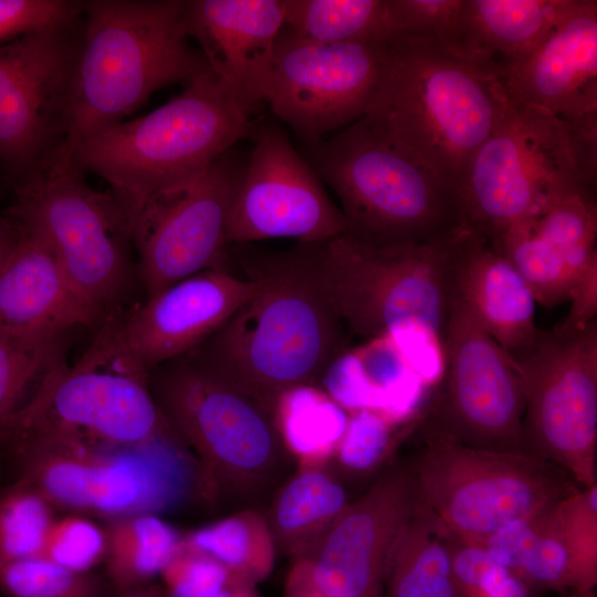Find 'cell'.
<instances>
[{
    "instance_id": "2e32d148",
    "label": "cell",
    "mask_w": 597,
    "mask_h": 597,
    "mask_svg": "<svg viewBox=\"0 0 597 597\" xmlns=\"http://www.w3.org/2000/svg\"><path fill=\"white\" fill-rule=\"evenodd\" d=\"M248 156L229 150L151 199L130 226L147 297L209 269H228L227 227Z\"/></svg>"
},
{
    "instance_id": "9a60e30c",
    "label": "cell",
    "mask_w": 597,
    "mask_h": 597,
    "mask_svg": "<svg viewBox=\"0 0 597 597\" xmlns=\"http://www.w3.org/2000/svg\"><path fill=\"white\" fill-rule=\"evenodd\" d=\"M443 345L444 371L425 428L475 448L524 452L519 368L454 298Z\"/></svg>"
},
{
    "instance_id": "ab89813d",
    "label": "cell",
    "mask_w": 597,
    "mask_h": 597,
    "mask_svg": "<svg viewBox=\"0 0 597 597\" xmlns=\"http://www.w3.org/2000/svg\"><path fill=\"white\" fill-rule=\"evenodd\" d=\"M104 527L87 515L70 513L52 522L40 556L76 572H91L103 563Z\"/></svg>"
},
{
    "instance_id": "9c48e42d",
    "label": "cell",
    "mask_w": 597,
    "mask_h": 597,
    "mask_svg": "<svg viewBox=\"0 0 597 597\" xmlns=\"http://www.w3.org/2000/svg\"><path fill=\"white\" fill-rule=\"evenodd\" d=\"M11 196L6 216L40 233L74 289L105 321L119 315L134 276L129 222L111 192L86 182L70 146Z\"/></svg>"
},
{
    "instance_id": "603a6c76",
    "label": "cell",
    "mask_w": 597,
    "mask_h": 597,
    "mask_svg": "<svg viewBox=\"0 0 597 597\" xmlns=\"http://www.w3.org/2000/svg\"><path fill=\"white\" fill-rule=\"evenodd\" d=\"M17 222L18 241L0 270V329L28 336L97 331L105 320L77 293L40 233Z\"/></svg>"
},
{
    "instance_id": "f907efd6",
    "label": "cell",
    "mask_w": 597,
    "mask_h": 597,
    "mask_svg": "<svg viewBox=\"0 0 597 597\" xmlns=\"http://www.w3.org/2000/svg\"><path fill=\"white\" fill-rule=\"evenodd\" d=\"M568 597H595L593 590H575V593Z\"/></svg>"
},
{
    "instance_id": "7402d4cb",
    "label": "cell",
    "mask_w": 597,
    "mask_h": 597,
    "mask_svg": "<svg viewBox=\"0 0 597 597\" xmlns=\"http://www.w3.org/2000/svg\"><path fill=\"white\" fill-rule=\"evenodd\" d=\"M284 0H186L185 28L209 69L250 109L264 102Z\"/></svg>"
},
{
    "instance_id": "836d02e7",
    "label": "cell",
    "mask_w": 597,
    "mask_h": 597,
    "mask_svg": "<svg viewBox=\"0 0 597 597\" xmlns=\"http://www.w3.org/2000/svg\"><path fill=\"white\" fill-rule=\"evenodd\" d=\"M491 242L526 282L535 302L547 308L568 301L575 282L590 265L576 269L556 247L538 234L530 219L514 224Z\"/></svg>"
},
{
    "instance_id": "3957f363",
    "label": "cell",
    "mask_w": 597,
    "mask_h": 597,
    "mask_svg": "<svg viewBox=\"0 0 597 597\" xmlns=\"http://www.w3.org/2000/svg\"><path fill=\"white\" fill-rule=\"evenodd\" d=\"M250 108L210 69L150 113L107 128L71 148L83 171L103 178L129 227L159 193L219 159L255 126Z\"/></svg>"
},
{
    "instance_id": "4316f807",
    "label": "cell",
    "mask_w": 597,
    "mask_h": 597,
    "mask_svg": "<svg viewBox=\"0 0 597 597\" xmlns=\"http://www.w3.org/2000/svg\"><path fill=\"white\" fill-rule=\"evenodd\" d=\"M327 467L297 468L265 515L277 553L292 562L308 557L350 503Z\"/></svg>"
},
{
    "instance_id": "c3c4849f",
    "label": "cell",
    "mask_w": 597,
    "mask_h": 597,
    "mask_svg": "<svg viewBox=\"0 0 597 597\" xmlns=\"http://www.w3.org/2000/svg\"><path fill=\"white\" fill-rule=\"evenodd\" d=\"M20 229L18 222L10 218L4 217L3 221L0 223V270L13 250L18 238Z\"/></svg>"
},
{
    "instance_id": "d6a6232c",
    "label": "cell",
    "mask_w": 597,
    "mask_h": 597,
    "mask_svg": "<svg viewBox=\"0 0 597 597\" xmlns=\"http://www.w3.org/2000/svg\"><path fill=\"white\" fill-rule=\"evenodd\" d=\"M70 335L28 336L0 329V450L18 412L46 374L65 360Z\"/></svg>"
},
{
    "instance_id": "e0dca14e",
    "label": "cell",
    "mask_w": 597,
    "mask_h": 597,
    "mask_svg": "<svg viewBox=\"0 0 597 597\" xmlns=\"http://www.w3.org/2000/svg\"><path fill=\"white\" fill-rule=\"evenodd\" d=\"M385 42L320 44L283 25L264 102L303 145L323 139L366 115L380 81Z\"/></svg>"
},
{
    "instance_id": "8d00e7d4",
    "label": "cell",
    "mask_w": 597,
    "mask_h": 597,
    "mask_svg": "<svg viewBox=\"0 0 597 597\" xmlns=\"http://www.w3.org/2000/svg\"><path fill=\"white\" fill-rule=\"evenodd\" d=\"M597 193L564 197L528 218L534 229L578 270L597 261Z\"/></svg>"
},
{
    "instance_id": "d4e9b609",
    "label": "cell",
    "mask_w": 597,
    "mask_h": 597,
    "mask_svg": "<svg viewBox=\"0 0 597 597\" xmlns=\"http://www.w3.org/2000/svg\"><path fill=\"white\" fill-rule=\"evenodd\" d=\"M525 583L593 590L597 579V484L538 514L535 538L519 574Z\"/></svg>"
},
{
    "instance_id": "30bf717a",
    "label": "cell",
    "mask_w": 597,
    "mask_h": 597,
    "mask_svg": "<svg viewBox=\"0 0 597 597\" xmlns=\"http://www.w3.org/2000/svg\"><path fill=\"white\" fill-rule=\"evenodd\" d=\"M406 469L420 501L451 533L476 544L501 525L534 516L580 489L538 457L471 447L427 428Z\"/></svg>"
},
{
    "instance_id": "cb8c5ba5",
    "label": "cell",
    "mask_w": 597,
    "mask_h": 597,
    "mask_svg": "<svg viewBox=\"0 0 597 597\" xmlns=\"http://www.w3.org/2000/svg\"><path fill=\"white\" fill-rule=\"evenodd\" d=\"M451 297L509 354L532 345L535 298L513 264L491 241L458 230L450 268Z\"/></svg>"
},
{
    "instance_id": "74e56055",
    "label": "cell",
    "mask_w": 597,
    "mask_h": 597,
    "mask_svg": "<svg viewBox=\"0 0 597 597\" xmlns=\"http://www.w3.org/2000/svg\"><path fill=\"white\" fill-rule=\"evenodd\" d=\"M418 421L398 423L369 409L348 412L344 434L332 461L345 473H368L389 455L400 433Z\"/></svg>"
},
{
    "instance_id": "7a4b0ae2",
    "label": "cell",
    "mask_w": 597,
    "mask_h": 597,
    "mask_svg": "<svg viewBox=\"0 0 597 597\" xmlns=\"http://www.w3.org/2000/svg\"><path fill=\"white\" fill-rule=\"evenodd\" d=\"M509 101L496 76L437 42L394 36L384 43L380 81L363 119L460 199L471 160Z\"/></svg>"
},
{
    "instance_id": "f35d334b",
    "label": "cell",
    "mask_w": 597,
    "mask_h": 597,
    "mask_svg": "<svg viewBox=\"0 0 597 597\" xmlns=\"http://www.w3.org/2000/svg\"><path fill=\"white\" fill-rule=\"evenodd\" d=\"M463 0H387L394 36L437 42L453 54Z\"/></svg>"
},
{
    "instance_id": "8fae6325",
    "label": "cell",
    "mask_w": 597,
    "mask_h": 597,
    "mask_svg": "<svg viewBox=\"0 0 597 597\" xmlns=\"http://www.w3.org/2000/svg\"><path fill=\"white\" fill-rule=\"evenodd\" d=\"M118 316L108 317L95 331L74 364L65 359L46 374L8 434L40 429L106 444L139 446L172 430L149 388V371L119 335Z\"/></svg>"
},
{
    "instance_id": "8992f818",
    "label": "cell",
    "mask_w": 597,
    "mask_h": 597,
    "mask_svg": "<svg viewBox=\"0 0 597 597\" xmlns=\"http://www.w3.org/2000/svg\"><path fill=\"white\" fill-rule=\"evenodd\" d=\"M148 381L165 420L198 463L200 502L249 500L275 481L289 455L273 415L258 401L189 354L149 370Z\"/></svg>"
},
{
    "instance_id": "ba28073f",
    "label": "cell",
    "mask_w": 597,
    "mask_h": 597,
    "mask_svg": "<svg viewBox=\"0 0 597 597\" xmlns=\"http://www.w3.org/2000/svg\"><path fill=\"white\" fill-rule=\"evenodd\" d=\"M457 233L397 245L369 244L347 234L306 244L313 274L349 333L370 339L419 322L444 342Z\"/></svg>"
},
{
    "instance_id": "7bdbcfd3",
    "label": "cell",
    "mask_w": 597,
    "mask_h": 597,
    "mask_svg": "<svg viewBox=\"0 0 597 597\" xmlns=\"http://www.w3.org/2000/svg\"><path fill=\"white\" fill-rule=\"evenodd\" d=\"M538 514L501 525L480 545L495 564L517 575L522 561L535 538Z\"/></svg>"
},
{
    "instance_id": "44dd1931",
    "label": "cell",
    "mask_w": 597,
    "mask_h": 597,
    "mask_svg": "<svg viewBox=\"0 0 597 597\" xmlns=\"http://www.w3.org/2000/svg\"><path fill=\"white\" fill-rule=\"evenodd\" d=\"M499 80L515 100L555 117L597 109V1L572 0Z\"/></svg>"
},
{
    "instance_id": "ee69618b",
    "label": "cell",
    "mask_w": 597,
    "mask_h": 597,
    "mask_svg": "<svg viewBox=\"0 0 597 597\" xmlns=\"http://www.w3.org/2000/svg\"><path fill=\"white\" fill-rule=\"evenodd\" d=\"M567 315L552 331L557 335H572L597 320V262L590 264L575 282L568 297Z\"/></svg>"
},
{
    "instance_id": "7dc6e473",
    "label": "cell",
    "mask_w": 597,
    "mask_h": 597,
    "mask_svg": "<svg viewBox=\"0 0 597 597\" xmlns=\"http://www.w3.org/2000/svg\"><path fill=\"white\" fill-rule=\"evenodd\" d=\"M206 597H260V595L256 591V585L231 575L224 584Z\"/></svg>"
},
{
    "instance_id": "52a82bcc",
    "label": "cell",
    "mask_w": 597,
    "mask_h": 597,
    "mask_svg": "<svg viewBox=\"0 0 597 597\" xmlns=\"http://www.w3.org/2000/svg\"><path fill=\"white\" fill-rule=\"evenodd\" d=\"M303 146L302 156L341 202L347 235L397 245L427 242L458 229V195L381 140L363 118Z\"/></svg>"
},
{
    "instance_id": "ffe728a7",
    "label": "cell",
    "mask_w": 597,
    "mask_h": 597,
    "mask_svg": "<svg viewBox=\"0 0 597 597\" xmlns=\"http://www.w3.org/2000/svg\"><path fill=\"white\" fill-rule=\"evenodd\" d=\"M260 282L209 269L160 292L127 316H118L119 335L149 371L205 342L259 289Z\"/></svg>"
},
{
    "instance_id": "7c38bea8",
    "label": "cell",
    "mask_w": 597,
    "mask_h": 597,
    "mask_svg": "<svg viewBox=\"0 0 597 597\" xmlns=\"http://www.w3.org/2000/svg\"><path fill=\"white\" fill-rule=\"evenodd\" d=\"M584 191L593 192L575 168L561 121L510 95L502 119L471 160L458 230L494 241L557 200Z\"/></svg>"
},
{
    "instance_id": "83f0119b",
    "label": "cell",
    "mask_w": 597,
    "mask_h": 597,
    "mask_svg": "<svg viewBox=\"0 0 597 597\" xmlns=\"http://www.w3.org/2000/svg\"><path fill=\"white\" fill-rule=\"evenodd\" d=\"M454 541L420 501L391 555L384 597H461L452 570Z\"/></svg>"
},
{
    "instance_id": "f546056e",
    "label": "cell",
    "mask_w": 597,
    "mask_h": 597,
    "mask_svg": "<svg viewBox=\"0 0 597 597\" xmlns=\"http://www.w3.org/2000/svg\"><path fill=\"white\" fill-rule=\"evenodd\" d=\"M273 417L284 450L297 468H315L333 460L348 412L320 386L304 385L279 397Z\"/></svg>"
},
{
    "instance_id": "bcb514c9",
    "label": "cell",
    "mask_w": 597,
    "mask_h": 597,
    "mask_svg": "<svg viewBox=\"0 0 597 597\" xmlns=\"http://www.w3.org/2000/svg\"><path fill=\"white\" fill-rule=\"evenodd\" d=\"M284 597H329L311 577L304 559L292 562L284 584Z\"/></svg>"
},
{
    "instance_id": "5b68a950",
    "label": "cell",
    "mask_w": 597,
    "mask_h": 597,
    "mask_svg": "<svg viewBox=\"0 0 597 597\" xmlns=\"http://www.w3.org/2000/svg\"><path fill=\"white\" fill-rule=\"evenodd\" d=\"M6 453L57 510L105 520L159 515L200 501L198 463L171 430L139 446H113L51 430L12 431Z\"/></svg>"
},
{
    "instance_id": "277c9868",
    "label": "cell",
    "mask_w": 597,
    "mask_h": 597,
    "mask_svg": "<svg viewBox=\"0 0 597 597\" xmlns=\"http://www.w3.org/2000/svg\"><path fill=\"white\" fill-rule=\"evenodd\" d=\"M186 0L83 1L69 146L125 121L156 91L209 69L185 28Z\"/></svg>"
},
{
    "instance_id": "d590c367",
    "label": "cell",
    "mask_w": 597,
    "mask_h": 597,
    "mask_svg": "<svg viewBox=\"0 0 597 597\" xmlns=\"http://www.w3.org/2000/svg\"><path fill=\"white\" fill-rule=\"evenodd\" d=\"M0 593L7 597H113L107 578L76 572L45 557L0 561Z\"/></svg>"
},
{
    "instance_id": "6da1fadb",
    "label": "cell",
    "mask_w": 597,
    "mask_h": 597,
    "mask_svg": "<svg viewBox=\"0 0 597 597\" xmlns=\"http://www.w3.org/2000/svg\"><path fill=\"white\" fill-rule=\"evenodd\" d=\"M258 266V291L187 354L273 415L283 392L321 385L346 350L345 327L313 274L306 243Z\"/></svg>"
},
{
    "instance_id": "484cf974",
    "label": "cell",
    "mask_w": 597,
    "mask_h": 597,
    "mask_svg": "<svg viewBox=\"0 0 597 597\" xmlns=\"http://www.w3.org/2000/svg\"><path fill=\"white\" fill-rule=\"evenodd\" d=\"M572 0H463L453 54L499 75L528 52Z\"/></svg>"
},
{
    "instance_id": "5bb4252c",
    "label": "cell",
    "mask_w": 597,
    "mask_h": 597,
    "mask_svg": "<svg viewBox=\"0 0 597 597\" xmlns=\"http://www.w3.org/2000/svg\"><path fill=\"white\" fill-rule=\"evenodd\" d=\"M82 15L0 45V178L11 192L69 146Z\"/></svg>"
},
{
    "instance_id": "681fc988",
    "label": "cell",
    "mask_w": 597,
    "mask_h": 597,
    "mask_svg": "<svg viewBox=\"0 0 597 597\" xmlns=\"http://www.w3.org/2000/svg\"><path fill=\"white\" fill-rule=\"evenodd\" d=\"M113 597H165V594L161 585L150 583Z\"/></svg>"
},
{
    "instance_id": "b9f144b4",
    "label": "cell",
    "mask_w": 597,
    "mask_h": 597,
    "mask_svg": "<svg viewBox=\"0 0 597 597\" xmlns=\"http://www.w3.org/2000/svg\"><path fill=\"white\" fill-rule=\"evenodd\" d=\"M557 118L583 184L597 193V109Z\"/></svg>"
},
{
    "instance_id": "ac0fdd59",
    "label": "cell",
    "mask_w": 597,
    "mask_h": 597,
    "mask_svg": "<svg viewBox=\"0 0 597 597\" xmlns=\"http://www.w3.org/2000/svg\"><path fill=\"white\" fill-rule=\"evenodd\" d=\"M253 147L232 201L228 245L268 239L317 243L347 233L341 209L276 125L255 127Z\"/></svg>"
},
{
    "instance_id": "816d5d0a",
    "label": "cell",
    "mask_w": 597,
    "mask_h": 597,
    "mask_svg": "<svg viewBox=\"0 0 597 597\" xmlns=\"http://www.w3.org/2000/svg\"><path fill=\"white\" fill-rule=\"evenodd\" d=\"M4 217L0 216V223L3 221Z\"/></svg>"
},
{
    "instance_id": "e575fe53",
    "label": "cell",
    "mask_w": 597,
    "mask_h": 597,
    "mask_svg": "<svg viewBox=\"0 0 597 597\" xmlns=\"http://www.w3.org/2000/svg\"><path fill=\"white\" fill-rule=\"evenodd\" d=\"M55 511L24 478L0 486V561L40 556Z\"/></svg>"
},
{
    "instance_id": "4dcf8cb0",
    "label": "cell",
    "mask_w": 597,
    "mask_h": 597,
    "mask_svg": "<svg viewBox=\"0 0 597 597\" xmlns=\"http://www.w3.org/2000/svg\"><path fill=\"white\" fill-rule=\"evenodd\" d=\"M181 546L212 558L253 585L271 575L277 554L266 516L251 507L182 534Z\"/></svg>"
},
{
    "instance_id": "1f68e13d",
    "label": "cell",
    "mask_w": 597,
    "mask_h": 597,
    "mask_svg": "<svg viewBox=\"0 0 597 597\" xmlns=\"http://www.w3.org/2000/svg\"><path fill=\"white\" fill-rule=\"evenodd\" d=\"M320 44L383 43L391 39L387 0H284V24Z\"/></svg>"
},
{
    "instance_id": "f6af8a7d",
    "label": "cell",
    "mask_w": 597,
    "mask_h": 597,
    "mask_svg": "<svg viewBox=\"0 0 597 597\" xmlns=\"http://www.w3.org/2000/svg\"><path fill=\"white\" fill-rule=\"evenodd\" d=\"M464 597H527V587L519 575L494 563L478 587Z\"/></svg>"
},
{
    "instance_id": "60d3db41",
    "label": "cell",
    "mask_w": 597,
    "mask_h": 597,
    "mask_svg": "<svg viewBox=\"0 0 597 597\" xmlns=\"http://www.w3.org/2000/svg\"><path fill=\"white\" fill-rule=\"evenodd\" d=\"M83 1L0 0V45L27 34L73 22L82 15Z\"/></svg>"
},
{
    "instance_id": "f1b7e54d",
    "label": "cell",
    "mask_w": 597,
    "mask_h": 597,
    "mask_svg": "<svg viewBox=\"0 0 597 597\" xmlns=\"http://www.w3.org/2000/svg\"><path fill=\"white\" fill-rule=\"evenodd\" d=\"M105 577L115 594L150 584L181 549L182 534L153 513L106 520Z\"/></svg>"
},
{
    "instance_id": "4fadbf2b",
    "label": "cell",
    "mask_w": 597,
    "mask_h": 597,
    "mask_svg": "<svg viewBox=\"0 0 597 597\" xmlns=\"http://www.w3.org/2000/svg\"><path fill=\"white\" fill-rule=\"evenodd\" d=\"M524 384L523 451L597 484V320L572 335L540 331L510 355Z\"/></svg>"
},
{
    "instance_id": "d6986e66",
    "label": "cell",
    "mask_w": 597,
    "mask_h": 597,
    "mask_svg": "<svg viewBox=\"0 0 597 597\" xmlns=\"http://www.w3.org/2000/svg\"><path fill=\"white\" fill-rule=\"evenodd\" d=\"M406 468H390L350 502L305 561L329 597H384L397 542L419 505Z\"/></svg>"
}]
</instances>
